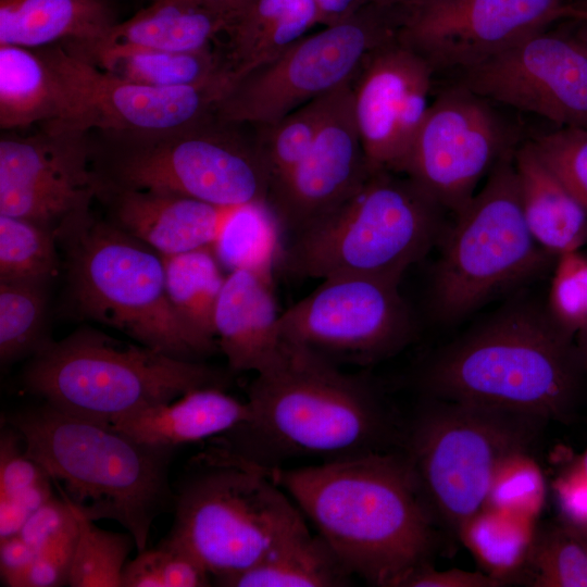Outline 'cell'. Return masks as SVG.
<instances>
[{
  "label": "cell",
  "mask_w": 587,
  "mask_h": 587,
  "mask_svg": "<svg viewBox=\"0 0 587 587\" xmlns=\"http://www.w3.org/2000/svg\"><path fill=\"white\" fill-rule=\"evenodd\" d=\"M264 471L370 585L402 587L432 563L438 527L400 450Z\"/></svg>",
  "instance_id": "6da1fadb"
},
{
  "label": "cell",
  "mask_w": 587,
  "mask_h": 587,
  "mask_svg": "<svg viewBox=\"0 0 587 587\" xmlns=\"http://www.w3.org/2000/svg\"><path fill=\"white\" fill-rule=\"evenodd\" d=\"M247 402L249 420L213 446L262 470L294 458L325 462L386 451L401 437L364 382L291 342L283 363L251 383Z\"/></svg>",
  "instance_id": "7a4b0ae2"
},
{
  "label": "cell",
  "mask_w": 587,
  "mask_h": 587,
  "mask_svg": "<svg viewBox=\"0 0 587 587\" xmlns=\"http://www.w3.org/2000/svg\"><path fill=\"white\" fill-rule=\"evenodd\" d=\"M551 315L520 307L452 342L422 371L427 398L478 403L570 424L586 358Z\"/></svg>",
  "instance_id": "3957f363"
},
{
  "label": "cell",
  "mask_w": 587,
  "mask_h": 587,
  "mask_svg": "<svg viewBox=\"0 0 587 587\" xmlns=\"http://www.w3.org/2000/svg\"><path fill=\"white\" fill-rule=\"evenodd\" d=\"M26 453L49 474L59 496L87 520H112L146 549L155 519L174 507L170 465L175 449L141 444L110 424L42 403L2 417Z\"/></svg>",
  "instance_id": "277c9868"
},
{
  "label": "cell",
  "mask_w": 587,
  "mask_h": 587,
  "mask_svg": "<svg viewBox=\"0 0 587 587\" xmlns=\"http://www.w3.org/2000/svg\"><path fill=\"white\" fill-rule=\"evenodd\" d=\"M66 295L79 317L122 332L136 342L185 361L202 362L216 342L191 332L165 289L162 257L91 211L57 228Z\"/></svg>",
  "instance_id": "5b68a950"
},
{
  "label": "cell",
  "mask_w": 587,
  "mask_h": 587,
  "mask_svg": "<svg viewBox=\"0 0 587 587\" xmlns=\"http://www.w3.org/2000/svg\"><path fill=\"white\" fill-rule=\"evenodd\" d=\"M399 446L438 528L460 539L507 462L532 454L547 422L489 405L427 398Z\"/></svg>",
  "instance_id": "8992f818"
},
{
  "label": "cell",
  "mask_w": 587,
  "mask_h": 587,
  "mask_svg": "<svg viewBox=\"0 0 587 587\" xmlns=\"http://www.w3.org/2000/svg\"><path fill=\"white\" fill-rule=\"evenodd\" d=\"M22 383L54 409L112 424L198 388H223L226 378L203 362L172 358L82 326L32 355Z\"/></svg>",
  "instance_id": "52a82bcc"
},
{
  "label": "cell",
  "mask_w": 587,
  "mask_h": 587,
  "mask_svg": "<svg viewBox=\"0 0 587 587\" xmlns=\"http://www.w3.org/2000/svg\"><path fill=\"white\" fill-rule=\"evenodd\" d=\"M167 537L191 550L213 583L248 570L308 528L287 492L262 469L212 446L174 488Z\"/></svg>",
  "instance_id": "ba28073f"
},
{
  "label": "cell",
  "mask_w": 587,
  "mask_h": 587,
  "mask_svg": "<svg viewBox=\"0 0 587 587\" xmlns=\"http://www.w3.org/2000/svg\"><path fill=\"white\" fill-rule=\"evenodd\" d=\"M371 171L330 213L292 236L282 267L301 278L367 275L400 282L440 234L442 208L409 177Z\"/></svg>",
  "instance_id": "9c48e42d"
},
{
  "label": "cell",
  "mask_w": 587,
  "mask_h": 587,
  "mask_svg": "<svg viewBox=\"0 0 587 587\" xmlns=\"http://www.w3.org/2000/svg\"><path fill=\"white\" fill-rule=\"evenodd\" d=\"M513 154L498 161L484 187L455 213L444 239L432 291L444 319L471 313L537 273L550 257L525 222Z\"/></svg>",
  "instance_id": "30bf717a"
},
{
  "label": "cell",
  "mask_w": 587,
  "mask_h": 587,
  "mask_svg": "<svg viewBox=\"0 0 587 587\" xmlns=\"http://www.w3.org/2000/svg\"><path fill=\"white\" fill-rule=\"evenodd\" d=\"M216 116L126 143L95 168L105 183L174 192L217 207L266 204L270 175L257 140Z\"/></svg>",
  "instance_id": "8fae6325"
},
{
  "label": "cell",
  "mask_w": 587,
  "mask_h": 587,
  "mask_svg": "<svg viewBox=\"0 0 587 587\" xmlns=\"http://www.w3.org/2000/svg\"><path fill=\"white\" fill-rule=\"evenodd\" d=\"M398 5L367 4L346 20L305 35L276 59L239 78L220 102L222 122L273 124L349 83L364 59L397 38Z\"/></svg>",
  "instance_id": "7c38bea8"
},
{
  "label": "cell",
  "mask_w": 587,
  "mask_h": 587,
  "mask_svg": "<svg viewBox=\"0 0 587 587\" xmlns=\"http://www.w3.org/2000/svg\"><path fill=\"white\" fill-rule=\"evenodd\" d=\"M48 63L57 95L54 130L145 136L185 129L215 116L237 82L233 72L199 86L158 88L108 72L68 47L38 49Z\"/></svg>",
  "instance_id": "4fadbf2b"
},
{
  "label": "cell",
  "mask_w": 587,
  "mask_h": 587,
  "mask_svg": "<svg viewBox=\"0 0 587 587\" xmlns=\"http://www.w3.org/2000/svg\"><path fill=\"white\" fill-rule=\"evenodd\" d=\"M397 280L335 275L280 313L284 339L332 362L372 363L405 346L412 322Z\"/></svg>",
  "instance_id": "5bb4252c"
},
{
  "label": "cell",
  "mask_w": 587,
  "mask_h": 587,
  "mask_svg": "<svg viewBox=\"0 0 587 587\" xmlns=\"http://www.w3.org/2000/svg\"><path fill=\"white\" fill-rule=\"evenodd\" d=\"M509 152L495 112L485 99L459 85L430 103L401 173L442 209L457 213Z\"/></svg>",
  "instance_id": "9a60e30c"
},
{
  "label": "cell",
  "mask_w": 587,
  "mask_h": 587,
  "mask_svg": "<svg viewBox=\"0 0 587 587\" xmlns=\"http://www.w3.org/2000/svg\"><path fill=\"white\" fill-rule=\"evenodd\" d=\"M564 0H407L397 40L436 70H469L559 20Z\"/></svg>",
  "instance_id": "2e32d148"
},
{
  "label": "cell",
  "mask_w": 587,
  "mask_h": 587,
  "mask_svg": "<svg viewBox=\"0 0 587 587\" xmlns=\"http://www.w3.org/2000/svg\"><path fill=\"white\" fill-rule=\"evenodd\" d=\"M483 99L587 129V41L539 30L463 72Z\"/></svg>",
  "instance_id": "e0dca14e"
},
{
  "label": "cell",
  "mask_w": 587,
  "mask_h": 587,
  "mask_svg": "<svg viewBox=\"0 0 587 587\" xmlns=\"http://www.w3.org/2000/svg\"><path fill=\"white\" fill-rule=\"evenodd\" d=\"M86 134L54 130L0 140V214L57 228L90 211L99 179Z\"/></svg>",
  "instance_id": "ac0fdd59"
},
{
  "label": "cell",
  "mask_w": 587,
  "mask_h": 587,
  "mask_svg": "<svg viewBox=\"0 0 587 587\" xmlns=\"http://www.w3.org/2000/svg\"><path fill=\"white\" fill-rule=\"evenodd\" d=\"M434 68L396 39L372 51L350 82L370 170L401 173L430 105Z\"/></svg>",
  "instance_id": "d6986e66"
},
{
  "label": "cell",
  "mask_w": 587,
  "mask_h": 587,
  "mask_svg": "<svg viewBox=\"0 0 587 587\" xmlns=\"http://www.w3.org/2000/svg\"><path fill=\"white\" fill-rule=\"evenodd\" d=\"M370 173L349 82L332 93L316 139L304 158L271 184L266 207L280 230L292 237L346 201Z\"/></svg>",
  "instance_id": "ffe728a7"
},
{
  "label": "cell",
  "mask_w": 587,
  "mask_h": 587,
  "mask_svg": "<svg viewBox=\"0 0 587 587\" xmlns=\"http://www.w3.org/2000/svg\"><path fill=\"white\" fill-rule=\"evenodd\" d=\"M99 178V177H98ZM104 217L160 254L213 249L239 207H217L183 195L123 187L99 179Z\"/></svg>",
  "instance_id": "44dd1931"
},
{
  "label": "cell",
  "mask_w": 587,
  "mask_h": 587,
  "mask_svg": "<svg viewBox=\"0 0 587 587\" xmlns=\"http://www.w3.org/2000/svg\"><path fill=\"white\" fill-rule=\"evenodd\" d=\"M271 271H230L220 292L214 329L233 371L266 373L287 358L289 342L280 332Z\"/></svg>",
  "instance_id": "7402d4cb"
},
{
  "label": "cell",
  "mask_w": 587,
  "mask_h": 587,
  "mask_svg": "<svg viewBox=\"0 0 587 587\" xmlns=\"http://www.w3.org/2000/svg\"><path fill=\"white\" fill-rule=\"evenodd\" d=\"M250 413L248 402H240L223 388L203 387L110 425L141 444L175 449L223 435L246 423Z\"/></svg>",
  "instance_id": "603a6c76"
},
{
  "label": "cell",
  "mask_w": 587,
  "mask_h": 587,
  "mask_svg": "<svg viewBox=\"0 0 587 587\" xmlns=\"http://www.w3.org/2000/svg\"><path fill=\"white\" fill-rule=\"evenodd\" d=\"M229 23L193 0H151L132 17L115 23L92 45L73 48L80 54L111 50L193 51L209 48Z\"/></svg>",
  "instance_id": "cb8c5ba5"
},
{
  "label": "cell",
  "mask_w": 587,
  "mask_h": 587,
  "mask_svg": "<svg viewBox=\"0 0 587 587\" xmlns=\"http://www.w3.org/2000/svg\"><path fill=\"white\" fill-rule=\"evenodd\" d=\"M521 204L536 242L553 257L587 245V211L541 161L533 145L513 154Z\"/></svg>",
  "instance_id": "d4e9b609"
},
{
  "label": "cell",
  "mask_w": 587,
  "mask_h": 587,
  "mask_svg": "<svg viewBox=\"0 0 587 587\" xmlns=\"http://www.w3.org/2000/svg\"><path fill=\"white\" fill-rule=\"evenodd\" d=\"M115 23L103 0H0V46L80 48L102 40Z\"/></svg>",
  "instance_id": "484cf974"
},
{
  "label": "cell",
  "mask_w": 587,
  "mask_h": 587,
  "mask_svg": "<svg viewBox=\"0 0 587 587\" xmlns=\"http://www.w3.org/2000/svg\"><path fill=\"white\" fill-rule=\"evenodd\" d=\"M317 23L313 0H251L227 30L230 70L237 79L243 77L276 59Z\"/></svg>",
  "instance_id": "4316f807"
},
{
  "label": "cell",
  "mask_w": 587,
  "mask_h": 587,
  "mask_svg": "<svg viewBox=\"0 0 587 587\" xmlns=\"http://www.w3.org/2000/svg\"><path fill=\"white\" fill-rule=\"evenodd\" d=\"M352 574L330 546L309 528L271 550L260 562L215 583L227 587H339Z\"/></svg>",
  "instance_id": "83f0119b"
},
{
  "label": "cell",
  "mask_w": 587,
  "mask_h": 587,
  "mask_svg": "<svg viewBox=\"0 0 587 587\" xmlns=\"http://www.w3.org/2000/svg\"><path fill=\"white\" fill-rule=\"evenodd\" d=\"M80 55L120 77L158 88L199 86L233 72L226 57H220L210 47L193 51L111 50Z\"/></svg>",
  "instance_id": "f1b7e54d"
},
{
  "label": "cell",
  "mask_w": 587,
  "mask_h": 587,
  "mask_svg": "<svg viewBox=\"0 0 587 587\" xmlns=\"http://www.w3.org/2000/svg\"><path fill=\"white\" fill-rule=\"evenodd\" d=\"M57 114L55 85L38 49L0 46V126L21 129L47 124Z\"/></svg>",
  "instance_id": "f546056e"
},
{
  "label": "cell",
  "mask_w": 587,
  "mask_h": 587,
  "mask_svg": "<svg viewBox=\"0 0 587 587\" xmlns=\"http://www.w3.org/2000/svg\"><path fill=\"white\" fill-rule=\"evenodd\" d=\"M161 257L166 295L175 314L191 332L215 342L214 312L226 276L213 249Z\"/></svg>",
  "instance_id": "4dcf8cb0"
},
{
  "label": "cell",
  "mask_w": 587,
  "mask_h": 587,
  "mask_svg": "<svg viewBox=\"0 0 587 587\" xmlns=\"http://www.w3.org/2000/svg\"><path fill=\"white\" fill-rule=\"evenodd\" d=\"M46 470L25 451L21 434L2 423L0 436V539L16 535L54 497Z\"/></svg>",
  "instance_id": "1f68e13d"
},
{
  "label": "cell",
  "mask_w": 587,
  "mask_h": 587,
  "mask_svg": "<svg viewBox=\"0 0 587 587\" xmlns=\"http://www.w3.org/2000/svg\"><path fill=\"white\" fill-rule=\"evenodd\" d=\"M535 527L532 517L485 508L464 528V542L486 573L504 585L517 582Z\"/></svg>",
  "instance_id": "d6a6232c"
},
{
  "label": "cell",
  "mask_w": 587,
  "mask_h": 587,
  "mask_svg": "<svg viewBox=\"0 0 587 587\" xmlns=\"http://www.w3.org/2000/svg\"><path fill=\"white\" fill-rule=\"evenodd\" d=\"M517 582L532 587H587V549L559 520L535 527Z\"/></svg>",
  "instance_id": "836d02e7"
},
{
  "label": "cell",
  "mask_w": 587,
  "mask_h": 587,
  "mask_svg": "<svg viewBox=\"0 0 587 587\" xmlns=\"http://www.w3.org/2000/svg\"><path fill=\"white\" fill-rule=\"evenodd\" d=\"M57 230L0 214V283L48 284L59 274Z\"/></svg>",
  "instance_id": "e575fe53"
},
{
  "label": "cell",
  "mask_w": 587,
  "mask_h": 587,
  "mask_svg": "<svg viewBox=\"0 0 587 587\" xmlns=\"http://www.w3.org/2000/svg\"><path fill=\"white\" fill-rule=\"evenodd\" d=\"M48 284L0 283V363L5 369L34 355L46 334Z\"/></svg>",
  "instance_id": "d590c367"
},
{
  "label": "cell",
  "mask_w": 587,
  "mask_h": 587,
  "mask_svg": "<svg viewBox=\"0 0 587 587\" xmlns=\"http://www.w3.org/2000/svg\"><path fill=\"white\" fill-rule=\"evenodd\" d=\"M278 229L266 204L239 207L227 221L213 251L221 265L230 271L241 267L271 271L282 252Z\"/></svg>",
  "instance_id": "8d00e7d4"
},
{
  "label": "cell",
  "mask_w": 587,
  "mask_h": 587,
  "mask_svg": "<svg viewBox=\"0 0 587 587\" xmlns=\"http://www.w3.org/2000/svg\"><path fill=\"white\" fill-rule=\"evenodd\" d=\"M333 92L301 105L273 124L255 127L270 186L289 173L311 149Z\"/></svg>",
  "instance_id": "74e56055"
},
{
  "label": "cell",
  "mask_w": 587,
  "mask_h": 587,
  "mask_svg": "<svg viewBox=\"0 0 587 587\" xmlns=\"http://www.w3.org/2000/svg\"><path fill=\"white\" fill-rule=\"evenodd\" d=\"M77 514V513H76ZM79 534L71 564L68 586L122 587L126 559L135 546L133 536L98 527L77 514Z\"/></svg>",
  "instance_id": "f35d334b"
},
{
  "label": "cell",
  "mask_w": 587,
  "mask_h": 587,
  "mask_svg": "<svg viewBox=\"0 0 587 587\" xmlns=\"http://www.w3.org/2000/svg\"><path fill=\"white\" fill-rule=\"evenodd\" d=\"M212 579L191 550L166 536L157 547L126 562L122 587H205Z\"/></svg>",
  "instance_id": "ab89813d"
},
{
  "label": "cell",
  "mask_w": 587,
  "mask_h": 587,
  "mask_svg": "<svg viewBox=\"0 0 587 587\" xmlns=\"http://www.w3.org/2000/svg\"><path fill=\"white\" fill-rule=\"evenodd\" d=\"M530 143L541 161L587 211V129L561 126L537 136Z\"/></svg>",
  "instance_id": "60d3db41"
},
{
  "label": "cell",
  "mask_w": 587,
  "mask_h": 587,
  "mask_svg": "<svg viewBox=\"0 0 587 587\" xmlns=\"http://www.w3.org/2000/svg\"><path fill=\"white\" fill-rule=\"evenodd\" d=\"M549 301L550 315L564 330L587 336V257L580 250L557 257Z\"/></svg>",
  "instance_id": "b9f144b4"
},
{
  "label": "cell",
  "mask_w": 587,
  "mask_h": 587,
  "mask_svg": "<svg viewBox=\"0 0 587 587\" xmlns=\"http://www.w3.org/2000/svg\"><path fill=\"white\" fill-rule=\"evenodd\" d=\"M544 492V479L532 454H521L500 470L486 508L533 517L541 504Z\"/></svg>",
  "instance_id": "7bdbcfd3"
},
{
  "label": "cell",
  "mask_w": 587,
  "mask_h": 587,
  "mask_svg": "<svg viewBox=\"0 0 587 587\" xmlns=\"http://www.w3.org/2000/svg\"><path fill=\"white\" fill-rule=\"evenodd\" d=\"M79 534L78 517L36 554L16 587H59L68 585L71 564Z\"/></svg>",
  "instance_id": "ee69618b"
},
{
  "label": "cell",
  "mask_w": 587,
  "mask_h": 587,
  "mask_svg": "<svg viewBox=\"0 0 587 587\" xmlns=\"http://www.w3.org/2000/svg\"><path fill=\"white\" fill-rule=\"evenodd\" d=\"M76 520L75 510L60 496H54L32 513L16 535L37 554L49 540Z\"/></svg>",
  "instance_id": "f6af8a7d"
},
{
  "label": "cell",
  "mask_w": 587,
  "mask_h": 587,
  "mask_svg": "<svg viewBox=\"0 0 587 587\" xmlns=\"http://www.w3.org/2000/svg\"><path fill=\"white\" fill-rule=\"evenodd\" d=\"M504 584L498 578L482 572L460 569L439 571L432 563L413 572L402 587H499Z\"/></svg>",
  "instance_id": "bcb514c9"
},
{
  "label": "cell",
  "mask_w": 587,
  "mask_h": 587,
  "mask_svg": "<svg viewBox=\"0 0 587 587\" xmlns=\"http://www.w3.org/2000/svg\"><path fill=\"white\" fill-rule=\"evenodd\" d=\"M552 488L560 520L576 529L587 528V479L559 474Z\"/></svg>",
  "instance_id": "7dc6e473"
},
{
  "label": "cell",
  "mask_w": 587,
  "mask_h": 587,
  "mask_svg": "<svg viewBox=\"0 0 587 587\" xmlns=\"http://www.w3.org/2000/svg\"><path fill=\"white\" fill-rule=\"evenodd\" d=\"M35 557V551L18 535L0 539V574L3 585L16 587Z\"/></svg>",
  "instance_id": "c3c4849f"
},
{
  "label": "cell",
  "mask_w": 587,
  "mask_h": 587,
  "mask_svg": "<svg viewBox=\"0 0 587 587\" xmlns=\"http://www.w3.org/2000/svg\"><path fill=\"white\" fill-rule=\"evenodd\" d=\"M320 13V24H335L357 13L367 4H380L378 0H313Z\"/></svg>",
  "instance_id": "681fc988"
},
{
  "label": "cell",
  "mask_w": 587,
  "mask_h": 587,
  "mask_svg": "<svg viewBox=\"0 0 587 587\" xmlns=\"http://www.w3.org/2000/svg\"><path fill=\"white\" fill-rule=\"evenodd\" d=\"M228 21L229 25L251 0H193ZM230 27V26H229Z\"/></svg>",
  "instance_id": "f907efd6"
},
{
  "label": "cell",
  "mask_w": 587,
  "mask_h": 587,
  "mask_svg": "<svg viewBox=\"0 0 587 587\" xmlns=\"http://www.w3.org/2000/svg\"><path fill=\"white\" fill-rule=\"evenodd\" d=\"M567 18L587 24V0H571L561 8L559 20Z\"/></svg>",
  "instance_id": "816d5d0a"
},
{
  "label": "cell",
  "mask_w": 587,
  "mask_h": 587,
  "mask_svg": "<svg viewBox=\"0 0 587 587\" xmlns=\"http://www.w3.org/2000/svg\"><path fill=\"white\" fill-rule=\"evenodd\" d=\"M560 474L587 479V449L565 466Z\"/></svg>",
  "instance_id": "f5cc1de1"
},
{
  "label": "cell",
  "mask_w": 587,
  "mask_h": 587,
  "mask_svg": "<svg viewBox=\"0 0 587 587\" xmlns=\"http://www.w3.org/2000/svg\"><path fill=\"white\" fill-rule=\"evenodd\" d=\"M405 1L407 0H378V2L384 5H400Z\"/></svg>",
  "instance_id": "db71d44e"
},
{
  "label": "cell",
  "mask_w": 587,
  "mask_h": 587,
  "mask_svg": "<svg viewBox=\"0 0 587 587\" xmlns=\"http://www.w3.org/2000/svg\"><path fill=\"white\" fill-rule=\"evenodd\" d=\"M574 528V527H573ZM577 534L579 535L583 544L585 545L586 549H587V528H584V529H576L574 528Z\"/></svg>",
  "instance_id": "11a10c76"
},
{
  "label": "cell",
  "mask_w": 587,
  "mask_h": 587,
  "mask_svg": "<svg viewBox=\"0 0 587 587\" xmlns=\"http://www.w3.org/2000/svg\"><path fill=\"white\" fill-rule=\"evenodd\" d=\"M583 352H584V354H585V358H586V362H587V348H586V350H585V351L583 350Z\"/></svg>",
  "instance_id": "9f6ffc18"
},
{
  "label": "cell",
  "mask_w": 587,
  "mask_h": 587,
  "mask_svg": "<svg viewBox=\"0 0 587 587\" xmlns=\"http://www.w3.org/2000/svg\"><path fill=\"white\" fill-rule=\"evenodd\" d=\"M564 1H565V3H566V2H569V1H571V0H564Z\"/></svg>",
  "instance_id": "6f0895ef"
}]
</instances>
